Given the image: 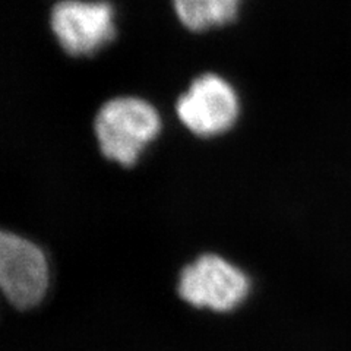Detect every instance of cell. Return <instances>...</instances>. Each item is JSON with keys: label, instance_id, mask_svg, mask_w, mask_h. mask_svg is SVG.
Segmentation results:
<instances>
[{"label": "cell", "instance_id": "1", "mask_svg": "<svg viewBox=\"0 0 351 351\" xmlns=\"http://www.w3.org/2000/svg\"><path fill=\"white\" fill-rule=\"evenodd\" d=\"M160 129L157 110L135 97L114 98L95 117V135L103 156L125 167L134 166Z\"/></svg>", "mask_w": 351, "mask_h": 351}, {"label": "cell", "instance_id": "2", "mask_svg": "<svg viewBox=\"0 0 351 351\" xmlns=\"http://www.w3.org/2000/svg\"><path fill=\"white\" fill-rule=\"evenodd\" d=\"M247 293L246 274L221 256L204 255L180 274V298L195 307L228 312L243 302Z\"/></svg>", "mask_w": 351, "mask_h": 351}, {"label": "cell", "instance_id": "3", "mask_svg": "<svg viewBox=\"0 0 351 351\" xmlns=\"http://www.w3.org/2000/svg\"><path fill=\"white\" fill-rule=\"evenodd\" d=\"M50 25L62 49L71 56H88L116 36L114 10L104 0H63L54 5Z\"/></svg>", "mask_w": 351, "mask_h": 351}, {"label": "cell", "instance_id": "4", "mask_svg": "<svg viewBox=\"0 0 351 351\" xmlns=\"http://www.w3.org/2000/svg\"><path fill=\"white\" fill-rule=\"evenodd\" d=\"M0 285L6 299L18 309H31L46 295L47 259L29 240L14 233L0 236Z\"/></svg>", "mask_w": 351, "mask_h": 351}, {"label": "cell", "instance_id": "5", "mask_svg": "<svg viewBox=\"0 0 351 351\" xmlns=\"http://www.w3.org/2000/svg\"><path fill=\"white\" fill-rule=\"evenodd\" d=\"M183 125L197 136H215L228 130L239 114V100L233 86L221 76L205 73L195 80L178 101Z\"/></svg>", "mask_w": 351, "mask_h": 351}, {"label": "cell", "instance_id": "6", "mask_svg": "<svg viewBox=\"0 0 351 351\" xmlns=\"http://www.w3.org/2000/svg\"><path fill=\"white\" fill-rule=\"evenodd\" d=\"M240 3L241 0H173L182 24L196 32L233 22Z\"/></svg>", "mask_w": 351, "mask_h": 351}]
</instances>
